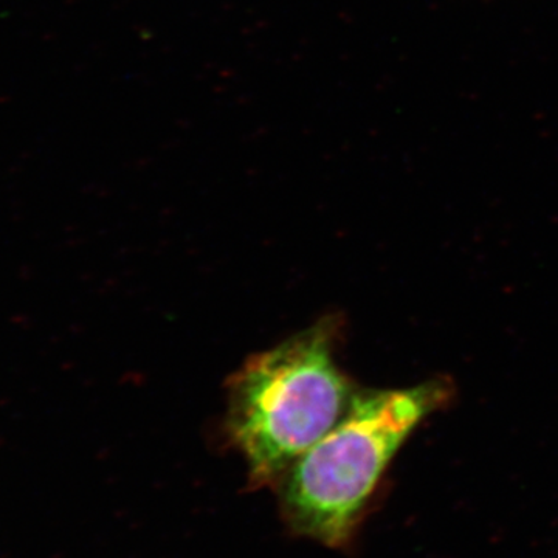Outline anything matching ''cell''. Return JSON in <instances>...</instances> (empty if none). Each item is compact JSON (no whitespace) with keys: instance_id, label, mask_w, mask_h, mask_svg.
Returning a JSON list of instances; mask_svg holds the SVG:
<instances>
[{"instance_id":"1","label":"cell","mask_w":558,"mask_h":558,"mask_svg":"<svg viewBox=\"0 0 558 558\" xmlns=\"http://www.w3.org/2000/svg\"><path fill=\"white\" fill-rule=\"evenodd\" d=\"M339 326L319 318L231 376L226 433L252 484H277L348 413L357 392L337 363Z\"/></svg>"},{"instance_id":"2","label":"cell","mask_w":558,"mask_h":558,"mask_svg":"<svg viewBox=\"0 0 558 558\" xmlns=\"http://www.w3.org/2000/svg\"><path fill=\"white\" fill-rule=\"evenodd\" d=\"M447 399L449 389L436 381L355 395L339 424L278 481L279 505L289 526L323 545L343 546L391 459Z\"/></svg>"}]
</instances>
